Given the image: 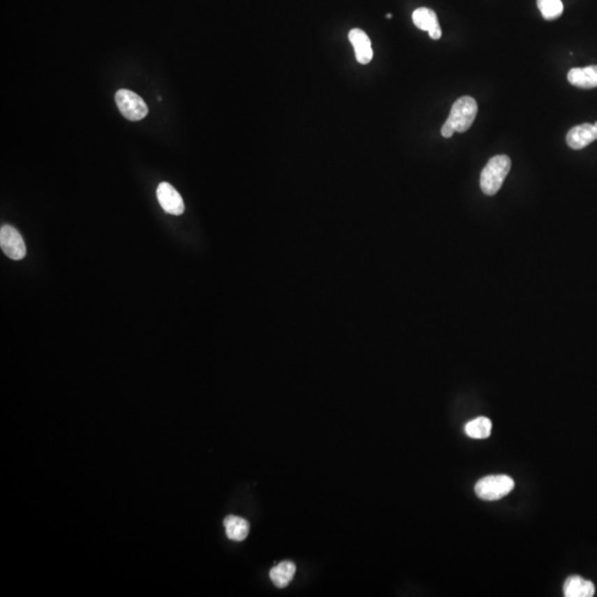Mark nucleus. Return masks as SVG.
Listing matches in <instances>:
<instances>
[{
  "label": "nucleus",
  "instance_id": "3",
  "mask_svg": "<svg viewBox=\"0 0 597 597\" xmlns=\"http://www.w3.org/2000/svg\"><path fill=\"white\" fill-rule=\"evenodd\" d=\"M515 488V481L509 476H488L476 483L477 496L487 501L499 500L509 494Z\"/></svg>",
  "mask_w": 597,
  "mask_h": 597
},
{
  "label": "nucleus",
  "instance_id": "13",
  "mask_svg": "<svg viewBox=\"0 0 597 597\" xmlns=\"http://www.w3.org/2000/svg\"><path fill=\"white\" fill-rule=\"evenodd\" d=\"M295 563L291 561H283L279 563L278 566H274L270 570V579L274 582V585L279 589H283L288 587L290 582L295 576Z\"/></svg>",
  "mask_w": 597,
  "mask_h": 597
},
{
  "label": "nucleus",
  "instance_id": "4",
  "mask_svg": "<svg viewBox=\"0 0 597 597\" xmlns=\"http://www.w3.org/2000/svg\"><path fill=\"white\" fill-rule=\"evenodd\" d=\"M115 102L119 112L130 121H141L149 115V108L141 96L130 90H119L115 94Z\"/></svg>",
  "mask_w": 597,
  "mask_h": 597
},
{
  "label": "nucleus",
  "instance_id": "10",
  "mask_svg": "<svg viewBox=\"0 0 597 597\" xmlns=\"http://www.w3.org/2000/svg\"><path fill=\"white\" fill-rule=\"evenodd\" d=\"M568 82L581 89L597 88V66L574 68L568 75Z\"/></svg>",
  "mask_w": 597,
  "mask_h": 597
},
{
  "label": "nucleus",
  "instance_id": "15",
  "mask_svg": "<svg viewBox=\"0 0 597 597\" xmlns=\"http://www.w3.org/2000/svg\"><path fill=\"white\" fill-rule=\"evenodd\" d=\"M538 7L545 20H555L563 13L561 0H538Z\"/></svg>",
  "mask_w": 597,
  "mask_h": 597
},
{
  "label": "nucleus",
  "instance_id": "14",
  "mask_svg": "<svg viewBox=\"0 0 597 597\" xmlns=\"http://www.w3.org/2000/svg\"><path fill=\"white\" fill-rule=\"evenodd\" d=\"M492 422L487 417H478L464 426V432L473 439H486L490 436Z\"/></svg>",
  "mask_w": 597,
  "mask_h": 597
},
{
  "label": "nucleus",
  "instance_id": "6",
  "mask_svg": "<svg viewBox=\"0 0 597 597\" xmlns=\"http://www.w3.org/2000/svg\"><path fill=\"white\" fill-rule=\"evenodd\" d=\"M156 194L159 202L165 212L176 216L183 214L185 210L183 198L170 184L165 182L159 184Z\"/></svg>",
  "mask_w": 597,
  "mask_h": 597
},
{
  "label": "nucleus",
  "instance_id": "7",
  "mask_svg": "<svg viewBox=\"0 0 597 597\" xmlns=\"http://www.w3.org/2000/svg\"><path fill=\"white\" fill-rule=\"evenodd\" d=\"M597 140V122L595 124L577 125L568 131L566 143L570 149H582Z\"/></svg>",
  "mask_w": 597,
  "mask_h": 597
},
{
  "label": "nucleus",
  "instance_id": "12",
  "mask_svg": "<svg viewBox=\"0 0 597 597\" xmlns=\"http://www.w3.org/2000/svg\"><path fill=\"white\" fill-rule=\"evenodd\" d=\"M226 534L233 541H244L249 533V523L242 517L236 515H228L223 520Z\"/></svg>",
  "mask_w": 597,
  "mask_h": 597
},
{
  "label": "nucleus",
  "instance_id": "2",
  "mask_svg": "<svg viewBox=\"0 0 597 597\" xmlns=\"http://www.w3.org/2000/svg\"><path fill=\"white\" fill-rule=\"evenodd\" d=\"M511 168V159L507 155H496L489 161L480 176L483 194L494 196L501 189L504 179Z\"/></svg>",
  "mask_w": 597,
  "mask_h": 597
},
{
  "label": "nucleus",
  "instance_id": "5",
  "mask_svg": "<svg viewBox=\"0 0 597 597\" xmlns=\"http://www.w3.org/2000/svg\"><path fill=\"white\" fill-rule=\"evenodd\" d=\"M0 247L3 253L13 260H22L26 257L24 239L13 226L5 225L0 229Z\"/></svg>",
  "mask_w": 597,
  "mask_h": 597
},
{
  "label": "nucleus",
  "instance_id": "1",
  "mask_svg": "<svg viewBox=\"0 0 597 597\" xmlns=\"http://www.w3.org/2000/svg\"><path fill=\"white\" fill-rule=\"evenodd\" d=\"M478 113V104L471 96H462L455 102L450 115L441 128V135L451 138L455 132H467L475 122Z\"/></svg>",
  "mask_w": 597,
  "mask_h": 597
},
{
  "label": "nucleus",
  "instance_id": "9",
  "mask_svg": "<svg viewBox=\"0 0 597 597\" xmlns=\"http://www.w3.org/2000/svg\"><path fill=\"white\" fill-rule=\"evenodd\" d=\"M348 39L353 45L358 62L362 64H369L373 59V50L369 36L363 30L353 29L348 34Z\"/></svg>",
  "mask_w": 597,
  "mask_h": 597
},
{
  "label": "nucleus",
  "instance_id": "11",
  "mask_svg": "<svg viewBox=\"0 0 597 597\" xmlns=\"http://www.w3.org/2000/svg\"><path fill=\"white\" fill-rule=\"evenodd\" d=\"M563 592L566 597H592L595 594V587L593 582L573 575L566 580Z\"/></svg>",
  "mask_w": 597,
  "mask_h": 597
},
{
  "label": "nucleus",
  "instance_id": "8",
  "mask_svg": "<svg viewBox=\"0 0 597 597\" xmlns=\"http://www.w3.org/2000/svg\"><path fill=\"white\" fill-rule=\"evenodd\" d=\"M413 22L417 28L428 31L432 39H441L443 31H441L435 11L429 8H425V7L416 9L413 13Z\"/></svg>",
  "mask_w": 597,
  "mask_h": 597
}]
</instances>
